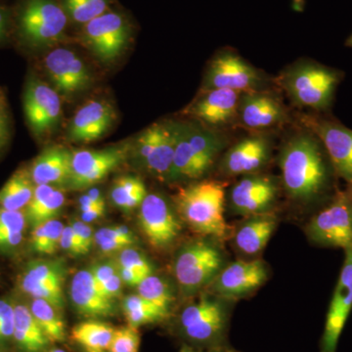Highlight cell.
<instances>
[{"instance_id":"1","label":"cell","mask_w":352,"mask_h":352,"mask_svg":"<svg viewBox=\"0 0 352 352\" xmlns=\"http://www.w3.org/2000/svg\"><path fill=\"white\" fill-rule=\"evenodd\" d=\"M282 193L294 207L310 215L339 192L340 178L320 139L298 124L277 154Z\"/></svg>"},{"instance_id":"2","label":"cell","mask_w":352,"mask_h":352,"mask_svg":"<svg viewBox=\"0 0 352 352\" xmlns=\"http://www.w3.org/2000/svg\"><path fill=\"white\" fill-rule=\"evenodd\" d=\"M344 76L342 69L302 58L282 69L273 82L296 107L331 113Z\"/></svg>"},{"instance_id":"3","label":"cell","mask_w":352,"mask_h":352,"mask_svg":"<svg viewBox=\"0 0 352 352\" xmlns=\"http://www.w3.org/2000/svg\"><path fill=\"white\" fill-rule=\"evenodd\" d=\"M175 157L170 182H198L219 163L230 145L226 132L193 120L175 122Z\"/></svg>"},{"instance_id":"4","label":"cell","mask_w":352,"mask_h":352,"mask_svg":"<svg viewBox=\"0 0 352 352\" xmlns=\"http://www.w3.org/2000/svg\"><path fill=\"white\" fill-rule=\"evenodd\" d=\"M226 186L223 180L201 179L178 190L173 201L183 223L200 236L228 240L232 227L224 215Z\"/></svg>"},{"instance_id":"5","label":"cell","mask_w":352,"mask_h":352,"mask_svg":"<svg viewBox=\"0 0 352 352\" xmlns=\"http://www.w3.org/2000/svg\"><path fill=\"white\" fill-rule=\"evenodd\" d=\"M236 302L205 289L179 314L178 331L194 349H220L228 342L231 316Z\"/></svg>"},{"instance_id":"6","label":"cell","mask_w":352,"mask_h":352,"mask_svg":"<svg viewBox=\"0 0 352 352\" xmlns=\"http://www.w3.org/2000/svg\"><path fill=\"white\" fill-rule=\"evenodd\" d=\"M223 243L217 238L200 236L178 249L173 275L183 294L193 296L208 289L230 261Z\"/></svg>"},{"instance_id":"7","label":"cell","mask_w":352,"mask_h":352,"mask_svg":"<svg viewBox=\"0 0 352 352\" xmlns=\"http://www.w3.org/2000/svg\"><path fill=\"white\" fill-rule=\"evenodd\" d=\"M305 234L310 244L319 248L344 251L352 245V184L309 215Z\"/></svg>"},{"instance_id":"8","label":"cell","mask_w":352,"mask_h":352,"mask_svg":"<svg viewBox=\"0 0 352 352\" xmlns=\"http://www.w3.org/2000/svg\"><path fill=\"white\" fill-rule=\"evenodd\" d=\"M273 85V78L263 71L249 63L235 50L224 48L215 53L208 64L201 91L228 89L242 94L270 90Z\"/></svg>"},{"instance_id":"9","label":"cell","mask_w":352,"mask_h":352,"mask_svg":"<svg viewBox=\"0 0 352 352\" xmlns=\"http://www.w3.org/2000/svg\"><path fill=\"white\" fill-rule=\"evenodd\" d=\"M69 21L61 0H24L17 13V29L23 41L41 47L61 41Z\"/></svg>"},{"instance_id":"10","label":"cell","mask_w":352,"mask_h":352,"mask_svg":"<svg viewBox=\"0 0 352 352\" xmlns=\"http://www.w3.org/2000/svg\"><path fill=\"white\" fill-rule=\"evenodd\" d=\"M274 148L273 132H251L229 145L217 164L220 180L263 173L272 160Z\"/></svg>"},{"instance_id":"11","label":"cell","mask_w":352,"mask_h":352,"mask_svg":"<svg viewBox=\"0 0 352 352\" xmlns=\"http://www.w3.org/2000/svg\"><path fill=\"white\" fill-rule=\"evenodd\" d=\"M282 194L279 178L265 173L242 176L226 193L229 212L238 217L275 212Z\"/></svg>"},{"instance_id":"12","label":"cell","mask_w":352,"mask_h":352,"mask_svg":"<svg viewBox=\"0 0 352 352\" xmlns=\"http://www.w3.org/2000/svg\"><path fill=\"white\" fill-rule=\"evenodd\" d=\"M298 124L320 139L340 179L352 184V129L331 113H300Z\"/></svg>"},{"instance_id":"13","label":"cell","mask_w":352,"mask_h":352,"mask_svg":"<svg viewBox=\"0 0 352 352\" xmlns=\"http://www.w3.org/2000/svg\"><path fill=\"white\" fill-rule=\"evenodd\" d=\"M175 141L173 120L152 124L136 139L134 152L139 163L160 182H170Z\"/></svg>"},{"instance_id":"14","label":"cell","mask_w":352,"mask_h":352,"mask_svg":"<svg viewBox=\"0 0 352 352\" xmlns=\"http://www.w3.org/2000/svg\"><path fill=\"white\" fill-rule=\"evenodd\" d=\"M139 223L154 249L164 251L182 234L183 221L173 201L160 193H148L139 207Z\"/></svg>"},{"instance_id":"15","label":"cell","mask_w":352,"mask_h":352,"mask_svg":"<svg viewBox=\"0 0 352 352\" xmlns=\"http://www.w3.org/2000/svg\"><path fill=\"white\" fill-rule=\"evenodd\" d=\"M131 25L120 11L110 10L82 25V39L92 53L103 62L117 59L126 47Z\"/></svg>"},{"instance_id":"16","label":"cell","mask_w":352,"mask_h":352,"mask_svg":"<svg viewBox=\"0 0 352 352\" xmlns=\"http://www.w3.org/2000/svg\"><path fill=\"white\" fill-rule=\"evenodd\" d=\"M291 122L288 108L274 90L241 94L236 126L250 132H274Z\"/></svg>"},{"instance_id":"17","label":"cell","mask_w":352,"mask_h":352,"mask_svg":"<svg viewBox=\"0 0 352 352\" xmlns=\"http://www.w3.org/2000/svg\"><path fill=\"white\" fill-rule=\"evenodd\" d=\"M270 277V266L263 259L230 261L220 271L208 291L237 302L258 292Z\"/></svg>"},{"instance_id":"18","label":"cell","mask_w":352,"mask_h":352,"mask_svg":"<svg viewBox=\"0 0 352 352\" xmlns=\"http://www.w3.org/2000/svg\"><path fill=\"white\" fill-rule=\"evenodd\" d=\"M352 309V245L344 250V261L329 305L321 336L320 352H337L340 336Z\"/></svg>"},{"instance_id":"19","label":"cell","mask_w":352,"mask_h":352,"mask_svg":"<svg viewBox=\"0 0 352 352\" xmlns=\"http://www.w3.org/2000/svg\"><path fill=\"white\" fill-rule=\"evenodd\" d=\"M129 147L116 146L103 150L73 152L72 171L67 185L73 190L89 188L102 182L126 160Z\"/></svg>"},{"instance_id":"20","label":"cell","mask_w":352,"mask_h":352,"mask_svg":"<svg viewBox=\"0 0 352 352\" xmlns=\"http://www.w3.org/2000/svg\"><path fill=\"white\" fill-rule=\"evenodd\" d=\"M24 112L28 124L38 138L54 131L62 113L56 89L38 78H30L24 92Z\"/></svg>"},{"instance_id":"21","label":"cell","mask_w":352,"mask_h":352,"mask_svg":"<svg viewBox=\"0 0 352 352\" xmlns=\"http://www.w3.org/2000/svg\"><path fill=\"white\" fill-rule=\"evenodd\" d=\"M240 96L239 92L233 90H205L185 109V113L204 126L224 131L237 124Z\"/></svg>"},{"instance_id":"22","label":"cell","mask_w":352,"mask_h":352,"mask_svg":"<svg viewBox=\"0 0 352 352\" xmlns=\"http://www.w3.org/2000/svg\"><path fill=\"white\" fill-rule=\"evenodd\" d=\"M43 66L58 94L65 96L80 94L91 83V74L87 64L75 51L68 48L50 51L44 57Z\"/></svg>"},{"instance_id":"23","label":"cell","mask_w":352,"mask_h":352,"mask_svg":"<svg viewBox=\"0 0 352 352\" xmlns=\"http://www.w3.org/2000/svg\"><path fill=\"white\" fill-rule=\"evenodd\" d=\"M278 223L279 217L275 212L243 217L231 229L228 240L242 259L258 258L276 230Z\"/></svg>"},{"instance_id":"24","label":"cell","mask_w":352,"mask_h":352,"mask_svg":"<svg viewBox=\"0 0 352 352\" xmlns=\"http://www.w3.org/2000/svg\"><path fill=\"white\" fill-rule=\"evenodd\" d=\"M115 109L103 99H92L76 111L69 122L71 142L91 143L105 136L115 122Z\"/></svg>"},{"instance_id":"25","label":"cell","mask_w":352,"mask_h":352,"mask_svg":"<svg viewBox=\"0 0 352 352\" xmlns=\"http://www.w3.org/2000/svg\"><path fill=\"white\" fill-rule=\"evenodd\" d=\"M73 152L61 145L44 149L32 162L30 175L34 185L66 184L72 171Z\"/></svg>"},{"instance_id":"26","label":"cell","mask_w":352,"mask_h":352,"mask_svg":"<svg viewBox=\"0 0 352 352\" xmlns=\"http://www.w3.org/2000/svg\"><path fill=\"white\" fill-rule=\"evenodd\" d=\"M71 298L80 314L88 317H108L115 312L112 300L105 298L90 270L78 271L71 284Z\"/></svg>"},{"instance_id":"27","label":"cell","mask_w":352,"mask_h":352,"mask_svg":"<svg viewBox=\"0 0 352 352\" xmlns=\"http://www.w3.org/2000/svg\"><path fill=\"white\" fill-rule=\"evenodd\" d=\"M66 203L63 190L52 185H36L34 195L24 212L27 222L34 226L56 219Z\"/></svg>"},{"instance_id":"28","label":"cell","mask_w":352,"mask_h":352,"mask_svg":"<svg viewBox=\"0 0 352 352\" xmlns=\"http://www.w3.org/2000/svg\"><path fill=\"white\" fill-rule=\"evenodd\" d=\"M13 339L24 352H41L50 344L30 307L24 305L14 307Z\"/></svg>"},{"instance_id":"29","label":"cell","mask_w":352,"mask_h":352,"mask_svg":"<svg viewBox=\"0 0 352 352\" xmlns=\"http://www.w3.org/2000/svg\"><path fill=\"white\" fill-rule=\"evenodd\" d=\"M29 170L22 168L14 173L0 190V208L23 210L29 205L34 191Z\"/></svg>"},{"instance_id":"30","label":"cell","mask_w":352,"mask_h":352,"mask_svg":"<svg viewBox=\"0 0 352 352\" xmlns=\"http://www.w3.org/2000/svg\"><path fill=\"white\" fill-rule=\"evenodd\" d=\"M66 267L61 261H36L25 267L20 278V288L30 295L34 289L54 282L65 281Z\"/></svg>"},{"instance_id":"31","label":"cell","mask_w":352,"mask_h":352,"mask_svg":"<svg viewBox=\"0 0 352 352\" xmlns=\"http://www.w3.org/2000/svg\"><path fill=\"white\" fill-rule=\"evenodd\" d=\"M116 329L100 321H85L72 330V337L85 349L105 351L109 349Z\"/></svg>"},{"instance_id":"32","label":"cell","mask_w":352,"mask_h":352,"mask_svg":"<svg viewBox=\"0 0 352 352\" xmlns=\"http://www.w3.org/2000/svg\"><path fill=\"white\" fill-rule=\"evenodd\" d=\"M147 194V189L141 178L126 175L118 178L113 183L111 199L118 208L131 210L140 207Z\"/></svg>"},{"instance_id":"33","label":"cell","mask_w":352,"mask_h":352,"mask_svg":"<svg viewBox=\"0 0 352 352\" xmlns=\"http://www.w3.org/2000/svg\"><path fill=\"white\" fill-rule=\"evenodd\" d=\"M30 309L50 342H63L66 338V327L60 310L39 298L32 300Z\"/></svg>"},{"instance_id":"34","label":"cell","mask_w":352,"mask_h":352,"mask_svg":"<svg viewBox=\"0 0 352 352\" xmlns=\"http://www.w3.org/2000/svg\"><path fill=\"white\" fill-rule=\"evenodd\" d=\"M27 219L23 210L0 208V251H10L22 244Z\"/></svg>"},{"instance_id":"35","label":"cell","mask_w":352,"mask_h":352,"mask_svg":"<svg viewBox=\"0 0 352 352\" xmlns=\"http://www.w3.org/2000/svg\"><path fill=\"white\" fill-rule=\"evenodd\" d=\"M138 294L166 314H170L171 305L175 302V294L168 280L153 273L138 285Z\"/></svg>"},{"instance_id":"36","label":"cell","mask_w":352,"mask_h":352,"mask_svg":"<svg viewBox=\"0 0 352 352\" xmlns=\"http://www.w3.org/2000/svg\"><path fill=\"white\" fill-rule=\"evenodd\" d=\"M64 228V224L56 219L34 226L31 239L32 250L39 254L51 256L55 254L60 248Z\"/></svg>"},{"instance_id":"37","label":"cell","mask_w":352,"mask_h":352,"mask_svg":"<svg viewBox=\"0 0 352 352\" xmlns=\"http://www.w3.org/2000/svg\"><path fill=\"white\" fill-rule=\"evenodd\" d=\"M69 20L85 25L111 9L110 0H61Z\"/></svg>"},{"instance_id":"38","label":"cell","mask_w":352,"mask_h":352,"mask_svg":"<svg viewBox=\"0 0 352 352\" xmlns=\"http://www.w3.org/2000/svg\"><path fill=\"white\" fill-rule=\"evenodd\" d=\"M94 241L100 251L107 254L122 252L135 244L133 233L124 226L104 227L95 233Z\"/></svg>"},{"instance_id":"39","label":"cell","mask_w":352,"mask_h":352,"mask_svg":"<svg viewBox=\"0 0 352 352\" xmlns=\"http://www.w3.org/2000/svg\"><path fill=\"white\" fill-rule=\"evenodd\" d=\"M140 333L138 328L122 327L115 330L109 351L110 352H139Z\"/></svg>"},{"instance_id":"40","label":"cell","mask_w":352,"mask_h":352,"mask_svg":"<svg viewBox=\"0 0 352 352\" xmlns=\"http://www.w3.org/2000/svg\"><path fill=\"white\" fill-rule=\"evenodd\" d=\"M119 265L129 268L138 272L143 278L149 276L154 273L152 263L148 261L142 252L129 247L120 252L119 256Z\"/></svg>"},{"instance_id":"41","label":"cell","mask_w":352,"mask_h":352,"mask_svg":"<svg viewBox=\"0 0 352 352\" xmlns=\"http://www.w3.org/2000/svg\"><path fill=\"white\" fill-rule=\"evenodd\" d=\"M63 282H54L34 289L30 296L45 300L61 311L64 307Z\"/></svg>"},{"instance_id":"42","label":"cell","mask_w":352,"mask_h":352,"mask_svg":"<svg viewBox=\"0 0 352 352\" xmlns=\"http://www.w3.org/2000/svg\"><path fill=\"white\" fill-rule=\"evenodd\" d=\"M14 307L6 300H0V342L13 338Z\"/></svg>"},{"instance_id":"43","label":"cell","mask_w":352,"mask_h":352,"mask_svg":"<svg viewBox=\"0 0 352 352\" xmlns=\"http://www.w3.org/2000/svg\"><path fill=\"white\" fill-rule=\"evenodd\" d=\"M72 228L78 237L82 254H87L91 250L92 244L94 242V235L92 229L87 223L83 221H74L72 223Z\"/></svg>"},{"instance_id":"44","label":"cell","mask_w":352,"mask_h":352,"mask_svg":"<svg viewBox=\"0 0 352 352\" xmlns=\"http://www.w3.org/2000/svg\"><path fill=\"white\" fill-rule=\"evenodd\" d=\"M119 263H115V261H105V263L96 264L94 267L90 268L98 287H101L106 281H108L113 275L119 273Z\"/></svg>"},{"instance_id":"45","label":"cell","mask_w":352,"mask_h":352,"mask_svg":"<svg viewBox=\"0 0 352 352\" xmlns=\"http://www.w3.org/2000/svg\"><path fill=\"white\" fill-rule=\"evenodd\" d=\"M60 248H62L69 256H83L78 237L71 226H65L61 241H60Z\"/></svg>"},{"instance_id":"46","label":"cell","mask_w":352,"mask_h":352,"mask_svg":"<svg viewBox=\"0 0 352 352\" xmlns=\"http://www.w3.org/2000/svg\"><path fill=\"white\" fill-rule=\"evenodd\" d=\"M122 283L124 282L120 276V273H117V274L113 275L101 287H99V289H100L101 293L103 294L105 298L113 300V298L120 296V292H122Z\"/></svg>"},{"instance_id":"47","label":"cell","mask_w":352,"mask_h":352,"mask_svg":"<svg viewBox=\"0 0 352 352\" xmlns=\"http://www.w3.org/2000/svg\"><path fill=\"white\" fill-rule=\"evenodd\" d=\"M120 276L122 278V282L129 286L138 287L145 278L141 276L138 272L129 268L122 267L120 266L119 270Z\"/></svg>"},{"instance_id":"48","label":"cell","mask_w":352,"mask_h":352,"mask_svg":"<svg viewBox=\"0 0 352 352\" xmlns=\"http://www.w3.org/2000/svg\"><path fill=\"white\" fill-rule=\"evenodd\" d=\"M10 25V13L6 7L0 6V43L6 38Z\"/></svg>"},{"instance_id":"49","label":"cell","mask_w":352,"mask_h":352,"mask_svg":"<svg viewBox=\"0 0 352 352\" xmlns=\"http://www.w3.org/2000/svg\"><path fill=\"white\" fill-rule=\"evenodd\" d=\"M106 208L104 207H97L91 208L89 210H85L82 212V219L85 223H89V222L95 221L100 217H103L105 214Z\"/></svg>"},{"instance_id":"50","label":"cell","mask_w":352,"mask_h":352,"mask_svg":"<svg viewBox=\"0 0 352 352\" xmlns=\"http://www.w3.org/2000/svg\"><path fill=\"white\" fill-rule=\"evenodd\" d=\"M8 135V122L3 108L0 106V148L6 142Z\"/></svg>"},{"instance_id":"51","label":"cell","mask_w":352,"mask_h":352,"mask_svg":"<svg viewBox=\"0 0 352 352\" xmlns=\"http://www.w3.org/2000/svg\"><path fill=\"white\" fill-rule=\"evenodd\" d=\"M180 352H239L235 351L231 346L226 347H220V349H194V347L186 346Z\"/></svg>"},{"instance_id":"52","label":"cell","mask_w":352,"mask_h":352,"mask_svg":"<svg viewBox=\"0 0 352 352\" xmlns=\"http://www.w3.org/2000/svg\"><path fill=\"white\" fill-rule=\"evenodd\" d=\"M87 194L95 204H97L98 206H102V207H106L105 199H104L103 195H102L101 192L99 191L98 189H89V191H88Z\"/></svg>"},{"instance_id":"53","label":"cell","mask_w":352,"mask_h":352,"mask_svg":"<svg viewBox=\"0 0 352 352\" xmlns=\"http://www.w3.org/2000/svg\"><path fill=\"white\" fill-rule=\"evenodd\" d=\"M97 207H102V206H98L97 204H95L87 194H85V195H83L82 198L80 199V208L82 212Z\"/></svg>"},{"instance_id":"54","label":"cell","mask_w":352,"mask_h":352,"mask_svg":"<svg viewBox=\"0 0 352 352\" xmlns=\"http://www.w3.org/2000/svg\"><path fill=\"white\" fill-rule=\"evenodd\" d=\"M344 45H346V47L352 48V34H351V36H349V38L346 39V43H344Z\"/></svg>"},{"instance_id":"55","label":"cell","mask_w":352,"mask_h":352,"mask_svg":"<svg viewBox=\"0 0 352 352\" xmlns=\"http://www.w3.org/2000/svg\"><path fill=\"white\" fill-rule=\"evenodd\" d=\"M47 352H66V351H63V349H51V351H47Z\"/></svg>"},{"instance_id":"56","label":"cell","mask_w":352,"mask_h":352,"mask_svg":"<svg viewBox=\"0 0 352 352\" xmlns=\"http://www.w3.org/2000/svg\"><path fill=\"white\" fill-rule=\"evenodd\" d=\"M87 352H105L104 351H94V349H87Z\"/></svg>"},{"instance_id":"57","label":"cell","mask_w":352,"mask_h":352,"mask_svg":"<svg viewBox=\"0 0 352 352\" xmlns=\"http://www.w3.org/2000/svg\"><path fill=\"white\" fill-rule=\"evenodd\" d=\"M0 99H1V94H0Z\"/></svg>"}]
</instances>
